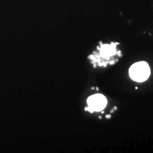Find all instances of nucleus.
<instances>
[{"label": "nucleus", "mask_w": 153, "mask_h": 153, "mask_svg": "<svg viewBox=\"0 0 153 153\" xmlns=\"http://www.w3.org/2000/svg\"><path fill=\"white\" fill-rule=\"evenodd\" d=\"M118 43H112L111 44H103L100 42V47H97L99 53H94V55H91L89 58L93 62H97L100 67H106L108 64H114L116 62L113 57L115 56L118 51L116 50V46Z\"/></svg>", "instance_id": "obj_1"}, {"label": "nucleus", "mask_w": 153, "mask_h": 153, "mask_svg": "<svg viewBox=\"0 0 153 153\" xmlns=\"http://www.w3.org/2000/svg\"><path fill=\"white\" fill-rule=\"evenodd\" d=\"M130 77L134 81L143 82L146 81L150 75V68L145 61L136 62L129 69Z\"/></svg>", "instance_id": "obj_2"}, {"label": "nucleus", "mask_w": 153, "mask_h": 153, "mask_svg": "<svg viewBox=\"0 0 153 153\" xmlns=\"http://www.w3.org/2000/svg\"><path fill=\"white\" fill-rule=\"evenodd\" d=\"M88 107L85 108V111L90 113L99 112L102 111L107 104V99L105 96L101 94H96L90 96L87 99Z\"/></svg>", "instance_id": "obj_3"}]
</instances>
